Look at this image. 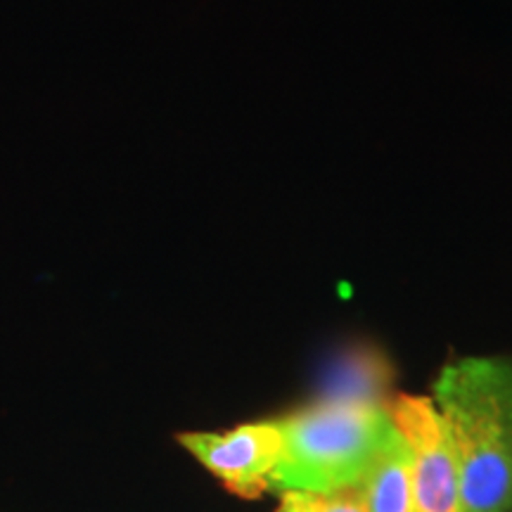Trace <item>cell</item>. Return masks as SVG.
Masks as SVG:
<instances>
[{
  "label": "cell",
  "mask_w": 512,
  "mask_h": 512,
  "mask_svg": "<svg viewBox=\"0 0 512 512\" xmlns=\"http://www.w3.org/2000/svg\"><path fill=\"white\" fill-rule=\"evenodd\" d=\"M430 399L456 448L465 512L512 510V358L460 356Z\"/></svg>",
  "instance_id": "obj_1"
},
{
  "label": "cell",
  "mask_w": 512,
  "mask_h": 512,
  "mask_svg": "<svg viewBox=\"0 0 512 512\" xmlns=\"http://www.w3.org/2000/svg\"><path fill=\"white\" fill-rule=\"evenodd\" d=\"M275 420L283 456L268 491L278 494L356 489L396 432L389 401L335 392Z\"/></svg>",
  "instance_id": "obj_2"
},
{
  "label": "cell",
  "mask_w": 512,
  "mask_h": 512,
  "mask_svg": "<svg viewBox=\"0 0 512 512\" xmlns=\"http://www.w3.org/2000/svg\"><path fill=\"white\" fill-rule=\"evenodd\" d=\"M389 415L411 453L418 512H465L456 448L430 396L396 394Z\"/></svg>",
  "instance_id": "obj_3"
},
{
  "label": "cell",
  "mask_w": 512,
  "mask_h": 512,
  "mask_svg": "<svg viewBox=\"0 0 512 512\" xmlns=\"http://www.w3.org/2000/svg\"><path fill=\"white\" fill-rule=\"evenodd\" d=\"M176 441L230 494L242 498H259L271 489V477L283 456V432L275 418L223 432H181Z\"/></svg>",
  "instance_id": "obj_4"
},
{
  "label": "cell",
  "mask_w": 512,
  "mask_h": 512,
  "mask_svg": "<svg viewBox=\"0 0 512 512\" xmlns=\"http://www.w3.org/2000/svg\"><path fill=\"white\" fill-rule=\"evenodd\" d=\"M396 427V425H394ZM368 512H418L413 494L411 453L396 430L356 486Z\"/></svg>",
  "instance_id": "obj_5"
},
{
  "label": "cell",
  "mask_w": 512,
  "mask_h": 512,
  "mask_svg": "<svg viewBox=\"0 0 512 512\" xmlns=\"http://www.w3.org/2000/svg\"><path fill=\"white\" fill-rule=\"evenodd\" d=\"M311 501L313 512H368L366 503H363L358 489H344L335 491V494H306Z\"/></svg>",
  "instance_id": "obj_6"
},
{
  "label": "cell",
  "mask_w": 512,
  "mask_h": 512,
  "mask_svg": "<svg viewBox=\"0 0 512 512\" xmlns=\"http://www.w3.org/2000/svg\"><path fill=\"white\" fill-rule=\"evenodd\" d=\"M275 512H313L306 494H280V503Z\"/></svg>",
  "instance_id": "obj_7"
},
{
  "label": "cell",
  "mask_w": 512,
  "mask_h": 512,
  "mask_svg": "<svg viewBox=\"0 0 512 512\" xmlns=\"http://www.w3.org/2000/svg\"><path fill=\"white\" fill-rule=\"evenodd\" d=\"M510 512H512V510H510Z\"/></svg>",
  "instance_id": "obj_8"
}]
</instances>
